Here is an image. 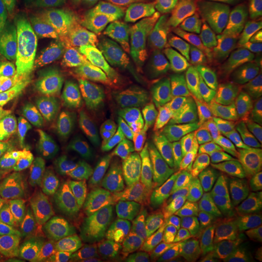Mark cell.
Masks as SVG:
<instances>
[{"instance_id":"6da1fadb","label":"cell","mask_w":262,"mask_h":262,"mask_svg":"<svg viewBox=\"0 0 262 262\" xmlns=\"http://www.w3.org/2000/svg\"><path fill=\"white\" fill-rule=\"evenodd\" d=\"M51 98V155L44 230L61 242L86 232L102 208L101 194L113 140V111L73 38L44 50Z\"/></svg>"},{"instance_id":"7a4b0ae2","label":"cell","mask_w":262,"mask_h":262,"mask_svg":"<svg viewBox=\"0 0 262 262\" xmlns=\"http://www.w3.org/2000/svg\"><path fill=\"white\" fill-rule=\"evenodd\" d=\"M158 79L192 128L214 80L236 63L232 48L215 32L191 25H151L117 38Z\"/></svg>"},{"instance_id":"3957f363","label":"cell","mask_w":262,"mask_h":262,"mask_svg":"<svg viewBox=\"0 0 262 262\" xmlns=\"http://www.w3.org/2000/svg\"><path fill=\"white\" fill-rule=\"evenodd\" d=\"M51 128L47 76L19 64L0 101V160L27 181L47 179Z\"/></svg>"},{"instance_id":"277c9868","label":"cell","mask_w":262,"mask_h":262,"mask_svg":"<svg viewBox=\"0 0 262 262\" xmlns=\"http://www.w3.org/2000/svg\"><path fill=\"white\" fill-rule=\"evenodd\" d=\"M196 140L194 128L179 118L156 125L105 175L101 206L127 201L179 177L192 160Z\"/></svg>"},{"instance_id":"5b68a950","label":"cell","mask_w":262,"mask_h":262,"mask_svg":"<svg viewBox=\"0 0 262 262\" xmlns=\"http://www.w3.org/2000/svg\"><path fill=\"white\" fill-rule=\"evenodd\" d=\"M191 232L172 204L155 201L124 211L105 248V262H187Z\"/></svg>"},{"instance_id":"8992f818","label":"cell","mask_w":262,"mask_h":262,"mask_svg":"<svg viewBox=\"0 0 262 262\" xmlns=\"http://www.w3.org/2000/svg\"><path fill=\"white\" fill-rule=\"evenodd\" d=\"M95 82L110 108L120 114L178 118V110L158 79L115 38L88 51Z\"/></svg>"},{"instance_id":"52a82bcc","label":"cell","mask_w":262,"mask_h":262,"mask_svg":"<svg viewBox=\"0 0 262 262\" xmlns=\"http://www.w3.org/2000/svg\"><path fill=\"white\" fill-rule=\"evenodd\" d=\"M194 131L222 141L262 137V88L229 66L208 89Z\"/></svg>"},{"instance_id":"ba28073f","label":"cell","mask_w":262,"mask_h":262,"mask_svg":"<svg viewBox=\"0 0 262 262\" xmlns=\"http://www.w3.org/2000/svg\"><path fill=\"white\" fill-rule=\"evenodd\" d=\"M184 192L203 203H230L262 192V178L236 149L210 136L198 137Z\"/></svg>"},{"instance_id":"9c48e42d","label":"cell","mask_w":262,"mask_h":262,"mask_svg":"<svg viewBox=\"0 0 262 262\" xmlns=\"http://www.w3.org/2000/svg\"><path fill=\"white\" fill-rule=\"evenodd\" d=\"M200 0H106L89 20L108 24H151L194 13Z\"/></svg>"},{"instance_id":"30bf717a","label":"cell","mask_w":262,"mask_h":262,"mask_svg":"<svg viewBox=\"0 0 262 262\" xmlns=\"http://www.w3.org/2000/svg\"><path fill=\"white\" fill-rule=\"evenodd\" d=\"M50 211L46 196L28 184L0 187V229L34 232L47 225Z\"/></svg>"},{"instance_id":"8fae6325","label":"cell","mask_w":262,"mask_h":262,"mask_svg":"<svg viewBox=\"0 0 262 262\" xmlns=\"http://www.w3.org/2000/svg\"><path fill=\"white\" fill-rule=\"evenodd\" d=\"M24 34L6 0H0V101L9 91L20 64Z\"/></svg>"},{"instance_id":"7c38bea8","label":"cell","mask_w":262,"mask_h":262,"mask_svg":"<svg viewBox=\"0 0 262 262\" xmlns=\"http://www.w3.org/2000/svg\"><path fill=\"white\" fill-rule=\"evenodd\" d=\"M58 244L44 227L34 232L12 230L2 262H35Z\"/></svg>"},{"instance_id":"4fadbf2b","label":"cell","mask_w":262,"mask_h":262,"mask_svg":"<svg viewBox=\"0 0 262 262\" xmlns=\"http://www.w3.org/2000/svg\"><path fill=\"white\" fill-rule=\"evenodd\" d=\"M223 217L244 234L262 241V192L227 203Z\"/></svg>"},{"instance_id":"5bb4252c","label":"cell","mask_w":262,"mask_h":262,"mask_svg":"<svg viewBox=\"0 0 262 262\" xmlns=\"http://www.w3.org/2000/svg\"><path fill=\"white\" fill-rule=\"evenodd\" d=\"M15 12L29 46H35L42 34L48 15V0H6Z\"/></svg>"},{"instance_id":"9a60e30c","label":"cell","mask_w":262,"mask_h":262,"mask_svg":"<svg viewBox=\"0 0 262 262\" xmlns=\"http://www.w3.org/2000/svg\"><path fill=\"white\" fill-rule=\"evenodd\" d=\"M92 242H94V234L91 230L60 242L50 252L35 262H79L83 258L84 253L91 249Z\"/></svg>"},{"instance_id":"2e32d148","label":"cell","mask_w":262,"mask_h":262,"mask_svg":"<svg viewBox=\"0 0 262 262\" xmlns=\"http://www.w3.org/2000/svg\"><path fill=\"white\" fill-rule=\"evenodd\" d=\"M192 262H237V259L223 245L201 242L196 245Z\"/></svg>"},{"instance_id":"e0dca14e","label":"cell","mask_w":262,"mask_h":262,"mask_svg":"<svg viewBox=\"0 0 262 262\" xmlns=\"http://www.w3.org/2000/svg\"><path fill=\"white\" fill-rule=\"evenodd\" d=\"M237 262H262V241L248 234L234 239Z\"/></svg>"},{"instance_id":"ac0fdd59","label":"cell","mask_w":262,"mask_h":262,"mask_svg":"<svg viewBox=\"0 0 262 262\" xmlns=\"http://www.w3.org/2000/svg\"><path fill=\"white\" fill-rule=\"evenodd\" d=\"M236 151L242 159L249 163L262 178V137H251L237 141Z\"/></svg>"},{"instance_id":"d6986e66","label":"cell","mask_w":262,"mask_h":262,"mask_svg":"<svg viewBox=\"0 0 262 262\" xmlns=\"http://www.w3.org/2000/svg\"><path fill=\"white\" fill-rule=\"evenodd\" d=\"M241 72L249 80H252L253 83L262 88V35H259L256 39L251 54L242 64Z\"/></svg>"},{"instance_id":"ffe728a7","label":"cell","mask_w":262,"mask_h":262,"mask_svg":"<svg viewBox=\"0 0 262 262\" xmlns=\"http://www.w3.org/2000/svg\"><path fill=\"white\" fill-rule=\"evenodd\" d=\"M72 8L75 10V15L79 19L89 20L91 16L95 13L101 5H103L106 0H70Z\"/></svg>"},{"instance_id":"44dd1931","label":"cell","mask_w":262,"mask_h":262,"mask_svg":"<svg viewBox=\"0 0 262 262\" xmlns=\"http://www.w3.org/2000/svg\"><path fill=\"white\" fill-rule=\"evenodd\" d=\"M215 10L225 16H234L245 5V0H211Z\"/></svg>"},{"instance_id":"7402d4cb","label":"cell","mask_w":262,"mask_h":262,"mask_svg":"<svg viewBox=\"0 0 262 262\" xmlns=\"http://www.w3.org/2000/svg\"><path fill=\"white\" fill-rule=\"evenodd\" d=\"M245 5L252 18L262 20V0H245Z\"/></svg>"},{"instance_id":"603a6c76","label":"cell","mask_w":262,"mask_h":262,"mask_svg":"<svg viewBox=\"0 0 262 262\" xmlns=\"http://www.w3.org/2000/svg\"><path fill=\"white\" fill-rule=\"evenodd\" d=\"M10 232L12 230H9V229H0V262L3 261V255L6 251L8 242H9Z\"/></svg>"},{"instance_id":"cb8c5ba5","label":"cell","mask_w":262,"mask_h":262,"mask_svg":"<svg viewBox=\"0 0 262 262\" xmlns=\"http://www.w3.org/2000/svg\"><path fill=\"white\" fill-rule=\"evenodd\" d=\"M261 35H262V34H261Z\"/></svg>"}]
</instances>
